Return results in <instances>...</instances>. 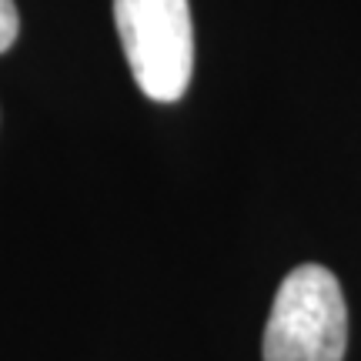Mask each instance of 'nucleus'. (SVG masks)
<instances>
[{
  "label": "nucleus",
  "mask_w": 361,
  "mask_h": 361,
  "mask_svg": "<svg viewBox=\"0 0 361 361\" xmlns=\"http://www.w3.org/2000/svg\"><path fill=\"white\" fill-rule=\"evenodd\" d=\"M114 24L137 87L157 104L184 97L194 67L188 0H114Z\"/></svg>",
  "instance_id": "f03ea898"
},
{
  "label": "nucleus",
  "mask_w": 361,
  "mask_h": 361,
  "mask_svg": "<svg viewBox=\"0 0 361 361\" xmlns=\"http://www.w3.org/2000/svg\"><path fill=\"white\" fill-rule=\"evenodd\" d=\"M348 305L324 264H298L281 281L268 324L264 361H345Z\"/></svg>",
  "instance_id": "f257e3e1"
},
{
  "label": "nucleus",
  "mask_w": 361,
  "mask_h": 361,
  "mask_svg": "<svg viewBox=\"0 0 361 361\" xmlns=\"http://www.w3.org/2000/svg\"><path fill=\"white\" fill-rule=\"evenodd\" d=\"M17 30H20V17H17L13 0H0V54L17 40Z\"/></svg>",
  "instance_id": "7ed1b4c3"
}]
</instances>
